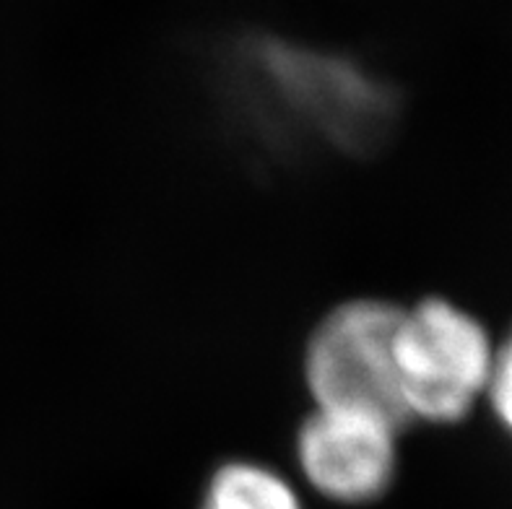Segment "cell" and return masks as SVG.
I'll return each mask as SVG.
<instances>
[{
    "instance_id": "6da1fadb",
    "label": "cell",
    "mask_w": 512,
    "mask_h": 509,
    "mask_svg": "<svg viewBox=\"0 0 512 509\" xmlns=\"http://www.w3.org/2000/svg\"><path fill=\"white\" fill-rule=\"evenodd\" d=\"M227 73L250 104L333 149L375 146L396 107L388 86L354 58L273 34L237 39Z\"/></svg>"
},
{
    "instance_id": "7a4b0ae2",
    "label": "cell",
    "mask_w": 512,
    "mask_h": 509,
    "mask_svg": "<svg viewBox=\"0 0 512 509\" xmlns=\"http://www.w3.org/2000/svg\"><path fill=\"white\" fill-rule=\"evenodd\" d=\"M497 338L448 297L401 304L393 333L396 390L406 429L455 426L487 406Z\"/></svg>"
},
{
    "instance_id": "3957f363",
    "label": "cell",
    "mask_w": 512,
    "mask_h": 509,
    "mask_svg": "<svg viewBox=\"0 0 512 509\" xmlns=\"http://www.w3.org/2000/svg\"><path fill=\"white\" fill-rule=\"evenodd\" d=\"M398 312L401 304L390 299L354 297L312 325L302 348L310 408L370 413L406 429L393 367Z\"/></svg>"
},
{
    "instance_id": "277c9868",
    "label": "cell",
    "mask_w": 512,
    "mask_h": 509,
    "mask_svg": "<svg viewBox=\"0 0 512 509\" xmlns=\"http://www.w3.org/2000/svg\"><path fill=\"white\" fill-rule=\"evenodd\" d=\"M403 432L370 413L310 408L294 432V463L315 494L362 507L383 499L396 484Z\"/></svg>"
},
{
    "instance_id": "5b68a950",
    "label": "cell",
    "mask_w": 512,
    "mask_h": 509,
    "mask_svg": "<svg viewBox=\"0 0 512 509\" xmlns=\"http://www.w3.org/2000/svg\"><path fill=\"white\" fill-rule=\"evenodd\" d=\"M201 509H302L284 473L260 460H227L206 481Z\"/></svg>"
},
{
    "instance_id": "8992f818",
    "label": "cell",
    "mask_w": 512,
    "mask_h": 509,
    "mask_svg": "<svg viewBox=\"0 0 512 509\" xmlns=\"http://www.w3.org/2000/svg\"><path fill=\"white\" fill-rule=\"evenodd\" d=\"M487 408L502 426V432L512 439V328L497 338V359H494Z\"/></svg>"
}]
</instances>
